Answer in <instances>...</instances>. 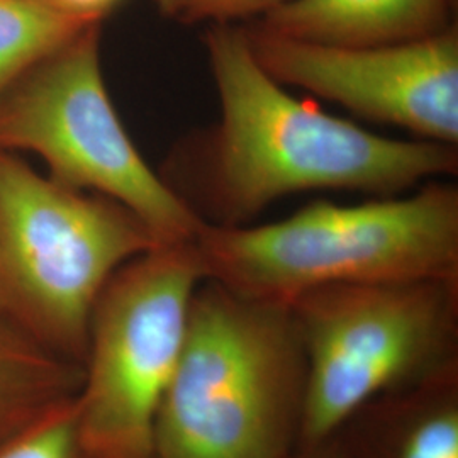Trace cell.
I'll return each mask as SVG.
<instances>
[{"mask_svg": "<svg viewBox=\"0 0 458 458\" xmlns=\"http://www.w3.org/2000/svg\"><path fill=\"white\" fill-rule=\"evenodd\" d=\"M287 458H357V455L346 440L344 431L340 429L323 442L299 446L294 454Z\"/></svg>", "mask_w": 458, "mask_h": 458, "instance_id": "cell-16", "label": "cell"}, {"mask_svg": "<svg viewBox=\"0 0 458 458\" xmlns=\"http://www.w3.org/2000/svg\"><path fill=\"white\" fill-rule=\"evenodd\" d=\"M82 365L41 344L0 310V442L75 397Z\"/></svg>", "mask_w": 458, "mask_h": 458, "instance_id": "cell-11", "label": "cell"}, {"mask_svg": "<svg viewBox=\"0 0 458 458\" xmlns=\"http://www.w3.org/2000/svg\"><path fill=\"white\" fill-rule=\"evenodd\" d=\"M257 62L278 83L393 124L420 140L458 145V28L425 39L344 47L245 26Z\"/></svg>", "mask_w": 458, "mask_h": 458, "instance_id": "cell-8", "label": "cell"}, {"mask_svg": "<svg viewBox=\"0 0 458 458\" xmlns=\"http://www.w3.org/2000/svg\"><path fill=\"white\" fill-rule=\"evenodd\" d=\"M0 458H85L77 395L4 438Z\"/></svg>", "mask_w": 458, "mask_h": 458, "instance_id": "cell-13", "label": "cell"}, {"mask_svg": "<svg viewBox=\"0 0 458 458\" xmlns=\"http://www.w3.org/2000/svg\"><path fill=\"white\" fill-rule=\"evenodd\" d=\"M51 9L85 22H102L121 0H41Z\"/></svg>", "mask_w": 458, "mask_h": 458, "instance_id": "cell-15", "label": "cell"}, {"mask_svg": "<svg viewBox=\"0 0 458 458\" xmlns=\"http://www.w3.org/2000/svg\"><path fill=\"white\" fill-rule=\"evenodd\" d=\"M291 0H153L165 17L181 24H236L262 19Z\"/></svg>", "mask_w": 458, "mask_h": 458, "instance_id": "cell-14", "label": "cell"}, {"mask_svg": "<svg viewBox=\"0 0 458 458\" xmlns=\"http://www.w3.org/2000/svg\"><path fill=\"white\" fill-rule=\"evenodd\" d=\"M342 431L357 458H458V369L372 401Z\"/></svg>", "mask_w": 458, "mask_h": 458, "instance_id": "cell-10", "label": "cell"}, {"mask_svg": "<svg viewBox=\"0 0 458 458\" xmlns=\"http://www.w3.org/2000/svg\"><path fill=\"white\" fill-rule=\"evenodd\" d=\"M454 0H291L253 26L327 45L370 47L425 39L452 24Z\"/></svg>", "mask_w": 458, "mask_h": 458, "instance_id": "cell-9", "label": "cell"}, {"mask_svg": "<svg viewBox=\"0 0 458 458\" xmlns=\"http://www.w3.org/2000/svg\"><path fill=\"white\" fill-rule=\"evenodd\" d=\"M92 24L41 0H0V96Z\"/></svg>", "mask_w": 458, "mask_h": 458, "instance_id": "cell-12", "label": "cell"}, {"mask_svg": "<svg viewBox=\"0 0 458 458\" xmlns=\"http://www.w3.org/2000/svg\"><path fill=\"white\" fill-rule=\"evenodd\" d=\"M308 367L289 306L202 280L155 428V458H287Z\"/></svg>", "mask_w": 458, "mask_h": 458, "instance_id": "cell-3", "label": "cell"}, {"mask_svg": "<svg viewBox=\"0 0 458 458\" xmlns=\"http://www.w3.org/2000/svg\"><path fill=\"white\" fill-rule=\"evenodd\" d=\"M192 245L204 280L284 306L331 285L458 280V189L437 179L406 197L318 200L260 226L204 223Z\"/></svg>", "mask_w": 458, "mask_h": 458, "instance_id": "cell-2", "label": "cell"}, {"mask_svg": "<svg viewBox=\"0 0 458 458\" xmlns=\"http://www.w3.org/2000/svg\"><path fill=\"white\" fill-rule=\"evenodd\" d=\"M306 355L301 445L458 369V280L331 285L289 304Z\"/></svg>", "mask_w": 458, "mask_h": 458, "instance_id": "cell-5", "label": "cell"}, {"mask_svg": "<svg viewBox=\"0 0 458 458\" xmlns=\"http://www.w3.org/2000/svg\"><path fill=\"white\" fill-rule=\"evenodd\" d=\"M157 246L119 202L43 177L0 149V310L56 353L82 365L98 295Z\"/></svg>", "mask_w": 458, "mask_h": 458, "instance_id": "cell-4", "label": "cell"}, {"mask_svg": "<svg viewBox=\"0 0 458 458\" xmlns=\"http://www.w3.org/2000/svg\"><path fill=\"white\" fill-rule=\"evenodd\" d=\"M204 280L192 242L124 263L90 316L77 394L85 458H155V428Z\"/></svg>", "mask_w": 458, "mask_h": 458, "instance_id": "cell-7", "label": "cell"}, {"mask_svg": "<svg viewBox=\"0 0 458 458\" xmlns=\"http://www.w3.org/2000/svg\"><path fill=\"white\" fill-rule=\"evenodd\" d=\"M0 149L39 155L51 179L119 202L162 245L194 242L206 223L153 172L123 126L102 75L100 22L0 96Z\"/></svg>", "mask_w": 458, "mask_h": 458, "instance_id": "cell-6", "label": "cell"}, {"mask_svg": "<svg viewBox=\"0 0 458 458\" xmlns=\"http://www.w3.org/2000/svg\"><path fill=\"white\" fill-rule=\"evenodd\" d=\"M204 48L219 121L197 141L187 185L209 225L246 226L297 192L401 196L457 174V145L380 136L291 96L257 62L245 26L211 24Z\"/></svg>", "mask_w": 458, "mask_h": 458, "instance_id": "cell-1", "label": "cell"}]
</instances>
